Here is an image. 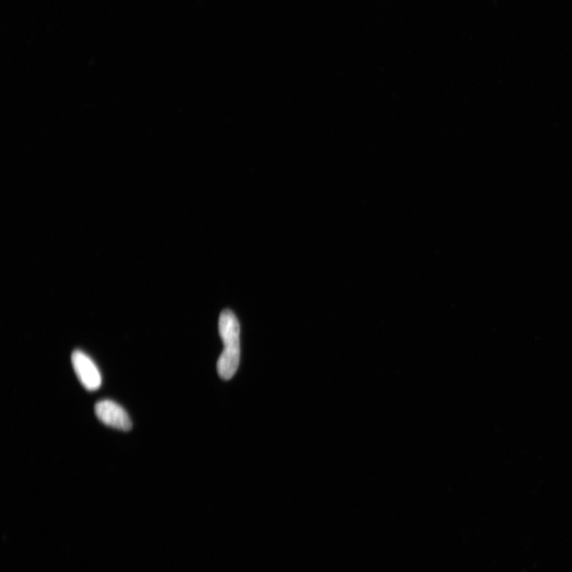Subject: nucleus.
Masks as SVG:
<instances>
[{"instance_id": "f257e3e1", "label": "nucleus", "mask_w": 572, "mask_h": 572, "mask_svg": "<svg viewBox=\"0 0 572 572\" xmlns=\"http://www.w3.org/2000/svg\"><path fill=\"white\" fill-rule=\"evenodd\" d=\"M219 332L223 343V350L217 363L219 375L230 380L238 370L240 362V326L230 310H224L219 320Z\"/></svg>"}, {"instance_id": "f03ea898", "label": "nucleus", "mask_w": 572, "mask_h": 572, "mask_svg": "<svg viewBox=\"0 0 572 572\" xmlns=\"http://www.w3.org/2000/svg\"><path fill=\"white\" fill-rule=\"evenodd\" d=\"M72 363L77 378L85 389L89 391H95L100 387L101 374L92 358L84 352L77 350L72 353Z\"/></svg>"}, {"instance_id": "7ed1b4c3", "label": "nucleus", "mask_w": 572, "mask_h": 572, "mask_svg": "<svg viewBox=\"0 0 572 572\" xmlns=\"http://www.w3.org/2000/svg\"><path fill=\"white\" fill-rule=\"evenodd\" d=\"M96 415L100 421L114 429L122 431H129L132 422L129 413L123 407L110 400H103L95 406Z\"/></svg>"}]
</instances>
